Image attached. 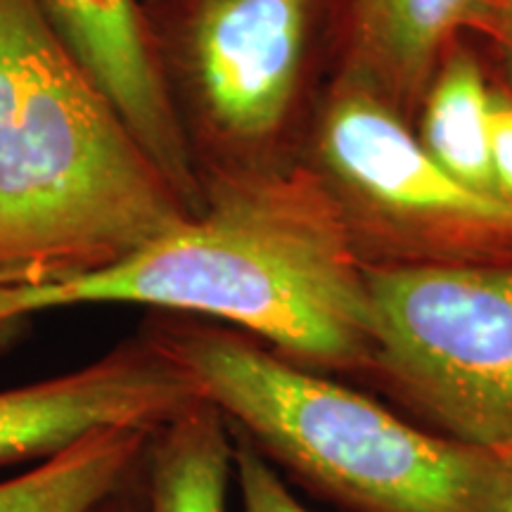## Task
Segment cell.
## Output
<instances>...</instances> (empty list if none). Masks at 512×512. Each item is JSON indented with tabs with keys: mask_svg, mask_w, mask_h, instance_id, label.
Listing matches in <instances>:
<instances>
[{
	"mask_svg": "<svg viewBox=\"0 0 512 512\" xmlns=\"http://www.w3.org/2000/svg\"><path fill=\"white\" fill-rule=\"evenodd\" d=\"M202 207L102 271L0 287V330L81 304H140L247 332L323 375H366L373 309L342 211L302 159L200 176Z\"/></svg>",
	"mask_w": 512,
	"mask_h": 512,
	"instance_id": "cell-1",
	"label": "cell"
},
{
	"mask_svg": "<svg viewBox=\"0 0 512 512\" xmlns=\"http://www.w3.org/2000/svg\"><path fill=\"white\" fill-rule=\"evenodd\" d=\"M188 216L34 0H0V287L102 271Z\"/></svg>",
	"mask_w": 512,
	"mask_h": 512,
	"instance_id": "cell-2",
	"label": "cell"
},
{
	"mask_svg": "<svg viewBox=\"0 0 512 512\" xmlns=\"http://www.w3.org/2000/svg\"><path fill=\"white\" fill-rule=\"evenodd\" d=\"M275 467L349 512H498L505 456L403 420L370 396L202 318L145 328Z\"/></svg>",
	"mask_w": 512,
	"mask_h": 512,
	"instance_id": "cell-3",
	"label": "cell"
},
{
	"mask_svg": "<svg viewBox=\"0 0 512 512\" xmlns=\"http://www.w3.org/2000/svg\"><path fill=\"white\" fill-rule=\"evenodd\" d=\"M197 174L299 159L323 0H143Z\"/></svg>",
	"mask_w": 512,
	"mask_h": 512,
	"instance_id": "cell-4",
	"label": "cell"
},
{
	"mask_svg": "<svg viewBox=\"0 0 512 512\" xmlns=\"http://www.w3.org/2000/svg\"><path fill=\"white\" fill-rule=\"evenodd\" d=\"M299 159L342 211L363 266L512 261V204L441 169L411 121L347 76L318 100Z\"/></svg>",
	"mask_w": 512,
	"mask_h": 512,
	"instance_id": "cell-5",
	"label": "cell"
},
{
	"mask_svg": "<svg viewBox=\"0 0 512 512\" xmlns=\"http://www.w3.org/2000/svg\"><path fill=\"white\" fill-rule=\"evenodd\" d=\"M373 351L363 380L418 425L512 451V261L366 266Z\"/></svg>",
	"mask_w": 512,
	"mask_h": 512,
	"instance_id": "cell-6",
	"label": "cell"
},
{
	"mask_svg": "<svg viewBox=\"0 0 512 512\" xmlns=\"http://www.w3.org/2000/svg\"><path fill=\"white\" fill-rule=\"evenodd\" d=\"M197 396L143 330L72 373L0 389V467L46 460L105 427H159Z\"/></svg>",
	"mask_w": 512,
	"mask_h": 512,
	"instance_id": "cell-7",
	"label": "cell"
},
{
	"mask_svg": "<svg viewBox=\"0 0 512 512\" xmlns=\"http://www.w3.org/2000/svg\"><path fill=\"white\" fill-rule=\"evenodd\" d=\"M34 5L197 214L200 174L166 93L143 0H34Z\"/></svg>",
	"mask_w": 512,
	"mask_h": 512,
	"instance_id": "cell-8",
	"label": "cell"
},
{
	"mask_svg": "<svg viewBox=\"0 0 512 512\" xmlns=\"http://www.w3.org/2000/svg\"><path fill=\"white\" fill-rule=\"evenodd\" d=\"M479 0H337V74L413 124L441 57Z\"/></svg>",
	"mask_w": 512,
	"mask_h": 512,
	"instance_id": "cell-9",
	"label": "cell"
},
{
	"mask_svg": "<svg viewBox=\"0 0 512 512\" xmlns=\"http://www.w3.org/2000/svg\"><path fill=\"white\" fill-rule=\"evenodd\" d=\"M233 453L226 415L197 396L152 432L143 460L145 512H226Z\"/></svg>",
	"mask_w": 512,
	"mask_h": 512,
	"instance_id": "cell-10",
	"label": "cell"
},
{
	"mask_svg": "<svg viewBox=\"0 0 512 512\" xmlns=\"http://www.w3.org/2000/svg\"><path fill=\"white\" fill-rule=\"evenodd\" d=\"M155 430L121 425L86 434L0 482V512H95L143 467Z\"/></svg>",
	"mask_w": 512,
	"mask_h": 512,
	"instance_id": "cell-11",
	"label": "cell"
},
{
	"mask_svg": "<svg viewBox=\"0 0 512 512\" xmlns=\"http://www.w3.org/2000/svg\"><path fill=\"white\" fill-rule=\"evenodd\" d=\"M418 136L427 155L460 183L494 192L491 171V76L458 36L441 57L420 102Z\"/></svg>",
	"mask_w": 512,
	"mask_h": 512,
	"instance_id": "cell-12",
	"label": "cell"
},
{
	"mask_svg": "<svg viewBox=\"0 0 512 512\" xmlns=\"http://www.w3.org/2000/svg\"><path fill=\"white\" fill-rule=\"evenodd\" d=\"M230 432L235 444V482L240 489L242 512H309L292 496L275 465L254 446V441L233 425Z\"/></svg>",
	"mask_w": 512,
	"mask_h": 512,
	"instance_id": "cell-13",
	"label": "cell"
},
{
	"mask_svg": "<svg viewBox=\"0 0 512 512\" xmlns=\"http://www.w3.org/2000/svg\"><path fill=\"white\" fill-rule=\"evenodd\" d=\"M491 171L496 197L512 204V88L491 76Z\"/></svg>",
	"mask_w": 512,
	"mask_h": 512,
	"instance_id": "cell-14",
	"label": "cell"
},
{
	"mask_svg": "<svg viewBox=\"0 0 512 512\" xmlns=\"http://www.w3.org/2000/svg\"><path fill=\"white\" fill-rule=\"evenodd\" d=\"M465 34H475L477 41L498 55L508 72L505 83L512 88V0H479L477 8L467 17Z\"/></svg>",
	"mask_w": 512,
	"mask_h": 512,
	"instance_id": "cell-15",
	"label": "cell"
},
{
	"mask_svg": "<svg viewBox=\"0 0 512 512\" xmlns=\"http://www.w3.org/2000/svg\"><path fill=\"white\" fill-rule=\"evenodd\" d=\"M143 470V467H140ZM140 470L133 475L131 482H126L117 494L107 498L95 512H145V486L140 482Z\"/></svg>",
	"mask_w": 512,
	"mask_h": 512,
	"instance_id": "cell-16",
	"label": "cell"
},
{
	"mask_svg": "<svg viewBox=\"0 0 512 512\" xmlns=\"http://www.w3.org/2000/svg\"><path fill=\"white\" fill-rule=\"evenodd\" d=\"M505 456V479H503V496L498 512H512V451L503 453Z\"/></svg>",
	"mask_w": 512,
	"mask_h": 512,
	"instance_id": "cell-17",
	"label": "cell"
}]
</instances>
